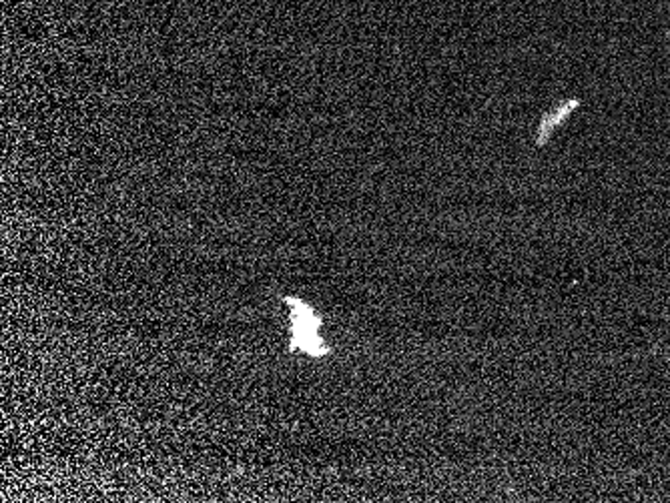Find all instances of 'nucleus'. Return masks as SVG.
<instances>
[{
	"label": "nucleus",
	"instance_id": "obj_1",
	"mask_svg": "<svg viewBox=\"0 0 670 503\" xmlns=\"http://www.w3.org/2000/svg\"><path fill=\"white\" fill-rule=\"evenodd\" d=\"M285 303L291 309V349H299L309 357L317 359L325 357L329 353V347L319 335L322 317L317 315V311L311 305L293 297H285Z\"/></svg>",
	"mask_w": 670,
	"mask_h": 503
}]
</instances>
